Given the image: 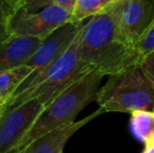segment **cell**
Returning <instances> with one entry per match:
<instances>
[{"label":"cell","mask_w":154,"mask_h":153,"mask_svg":"<svg viewBox=\"0 0 154 153\" xmlns=\"http://www.w3.org/2000/svg\"><path fill=\"white\" fill-rule=\"evenodd\" d=\"M130 126L133 134L144 144L154 139V112L137 110L131 113Z\"/></svg>","instance_id":"obj_12"},{"label":"cell","mask_w":154,"mask_h":153,"mask_svg":"<svg viewBox=\"0 0 154 153\" xmlns=\"http://www.w3.org/2000/svg\"><path fill=\"white\" fill-rule=\"evenodd\" d=\"M83 26V23H67L43 40L29 61L24 64L32 69L31 75L21 84L13 96L26 89L43 72H45L60 56L63 55L78 37Z\"/></svg>","instance_id":"obj_6"},{"label":"cell","mask_w":154,"mask_h":153,"mask_svg":"<svg viewBox=\"0 0 154 153\" xmlns=\"http://www.w3.org/2000/svg\"><path fill=\"white\" fill-rule=\"evenodd\" d=\"M2 110H3V104L0 103V115H2Z\"/></svg>","instance_id":"obj_21"},{"label":"cell","mask_w":154,"mask_h":153,"mask_svg":"<svg viewBox=\"0 0 154 153\" xmlns=\"http://www.w3.org/2000/svg\"><path fill=\"white\" fill-rule=\"evenodd\" d=\"M44 39L11 36L0 45V72L24 65Z\"/></svg>","instance_id":"obj_10"},{"label":"cell","mask_w":154,"mask_h":153,"mask_svg":"<svg viewBox=\"0 0 154 153\" xmlns=\"http://www.w3.org/2000/svg\"><path fill=\"white\" fill-rule=\"evenodd\" d=\"M143 153H154V139L145 144V149Z\"/></svg>","instance_id":"obj_20"},{"label":"cell","mask_w":154,"mask_h":153,"mask_svg":"<svg viewBox=\"0 0 154 153\" xmlns=\"http://www.w3.org/2000/svg\"><path fill=\"white\" fill-rule=\"evenodd\" d=\"M140 65L144 72L145 76L154 87V51L140 58Z\"/></svg>","instance_id":"obj_15"},{"label":"cell","mask_w":154,"mask_h":153,"mask_svg":"<svg viewBox=\"0 0 154 153\" xmlns=\"http://www.w3.org/2000/svg\"><path fill=\"white\" fill-rule=\"evenodd\" d=\"M80 34L67 50L37 78L26 89L12 96L4 104L2 113L16 108L32 99H38L46 107L69 86L88 72H92L91 68L83 63L79 57Z\"/></svg>","instance_id":"obj_3"},{"label":"cell","mask_w":154,"mask_h":153,"mask_svg":"<svg viewBox=\"0 0 154 153\" xmlns=\"http://www.w3.org/2000/svg\"><path fill=\"white\" fill-rule=\"evenodd\" d=\"M31 72L32 69L26 65H21L0 72V103L3 104V106Z\"/></svg>","instance_id":"obj_11"},{"label":"cell","mask_w":154,"mask_h":153,"mask_svg":"<svg viewBox=\"0 0 154 153\" xmlns=\"http://www.w3.org/2000/svg\"><path fill=\"white\" fill-rule=\"evenodd\" d=\"M75 2H77V0H54V3L65 8V10L69 11L70 13L72 12Z\"/></svg>","instance_id":"obj_19"},{"label":"cell","mask_w":154,"mask_h":153,"mask_svg":"<svg viewBox=\"0 0 154 153\" xmlns=\"http://www.w3.org/2000/svg\"><path fill=\"white\" fill-rule=\"evenodd\" d=\"M44 108L38 99H32L0 115V153H13Z\"/></svg>","instance_id":"obj_7"},{"label":"cell","mask_w":154,"mask_h":153,"mask_svg":"<svg viewBox=\"0 0 154 153\" xmlns=\"http://www.w3.org/2000/svg\"><path fill=\"white\" fill-rule=\"evenodd\" d=\"M104 112L154 110V87L145 76L140 62L112 75L97 94Z\"/></svg>","instance_id":"obj_4"},{"label":"cell","mask_w":154,"mask_h":153,"mask_svg":"<svg viewBox=\"0 0 154 153\" xmlns=\"http://www.w3.org/2000/svg\"><path fill=\"white\" fill-rule=\"evenodd\" d=\"M153 112H154V110H153Z\"/></svg>","instance_id":"obj_22"},{"label":"cell","mask_w":154,"mask_h":153,"mask_svg":"<svg viewBox=\"0 0 154 153\" xmlns=\"http://www.w3.org/2000/svg\"><path fill=\"white\" fill-rule=\"evenodd\" d=\"M140 58L154 51V22L135 44Z\"/></svg>","instance_id":"obj_14"},{"label":"cell","mask_w":154,"mask_h":153,"mask_svg":"<svg viewBox=\"0 0 154 153\" xmlns=\"http://www.w3.org/2000/svg\"><path fill=\"white\" fill-rule=\"evenodd\" d=\"M128 0H114L90 18L80 34L79 57L102 76H112L140 62L135 45L122 29V15Z\"/></svg>","instance_id":"obj_1"},{"label":"cell","mask_w":154,"mask_h":153,"mask_svg":"<svg viewBox=\"0 0 154 153\" xmlns=\"http://www.w3.org/2000/svg\"><path fill=\"white\" fill-rule=\"evenodd\" d=\"M104 76L92 70L61 92L48 104L13 153L19 152L32 141L54 130L73 124L75 118L92 101L97 100L99 86Z\"/></svg>","instance_id":"obj_2"},{"label":"cell","mask_w":154,"mask_h":153,"mask_svg":"<svg viewBox=\"0 0 154 153\" xmlns=\"http://www.w3.org/2000/svg\"><path fill=\"white\" fill-rule=\"evenodd\" d=\"M23 0H0V11L4 13L10 18L16 12L21 10Z\"/></svg>","instance_id":"obj_16"},{"label":"cell","mask_w":154,"mask_h":153,"mask_svg":"<svg viewBox=\"0 0 154 153\" xmlns=\"http://www.w3.org/2000/svg\"><path fill=\"white\" fill-rule=\"evenodd\" d=\"M113 2L114 0H77L69 23H83L85 19L101 13Z\"/></svg>","instance_id":"obj_13"},{"label":"cell","mask_w":154,"mask_h":153,"mask_svg":"<svg viewBox=\"0 0 154 153\" xmlns=\"http://www.w3.org/2000/svg\"><path fill=\"white\" fill-rule=\"evenodd\" d=\"M71 13L53 3L37 12L18 11L8 20V29L13 36L46 39L70 21Z\"/></svg>","instance_id":"obj_5"},{"label":"cell","mask_w":154,"mask_h":153,"mask_svg":"<svg viewBox=\"0 0 154 153\" xmlns=\"http://www.w3.org/2000/svg\"><path fill=\"white\" fill-rule=\"evenodd\" d=\"M54 3V0H23L21 11L24 12H37Z\"/></svg>","instance_id":"obj_17"},{"label":"cell","mask_w":154,"mask_h":153,"mask_svg":"<svg viewBox=\"0 0 154 153\" xmlns=\"http://www.w3.org/2000/svg\"><path fill=\"white\" fill-rule=\"evenodd\" d=\"M104 113L103 109L100 108L99 110L94 111L90 115L86 116L81 121L75 122L69 126L54 130L49 133L42 135L39 139L32 141L31 144L21 149L17 153H63L64 147L68 139L77 132L79 129L85 126L87 123L92 121L97 116Z\"/></svg>","instance_id":"obj_9"},{"label":"cell","mask_w":154,"mask_h":153,"mask_svg":"<svg viewBox=\"0 0 154 153\" xmlns=\"http://www.w3.org/2000/svg\"><path fill=\"white\" fill-rule=\"evenodd\" d=\"M8 18L2 14H0V45L5 42L12 36V34L10 33V29H8Z\"/></svg>","instance_id":"obj_18"},{"label":"cell","mask_w":154,"mask_h":153,"mask_svg":"<svg viewBox=\"0 0 154 153\" xmlns=\"http://www.w3.org/2000/svg\"><path fill=\"white\" fill-rule=\"evenodd\" d=\"M154 22V0H128L122 15V29L135 45Z\"/></svg>","instance_id":"obj_8"}]
</instances>
